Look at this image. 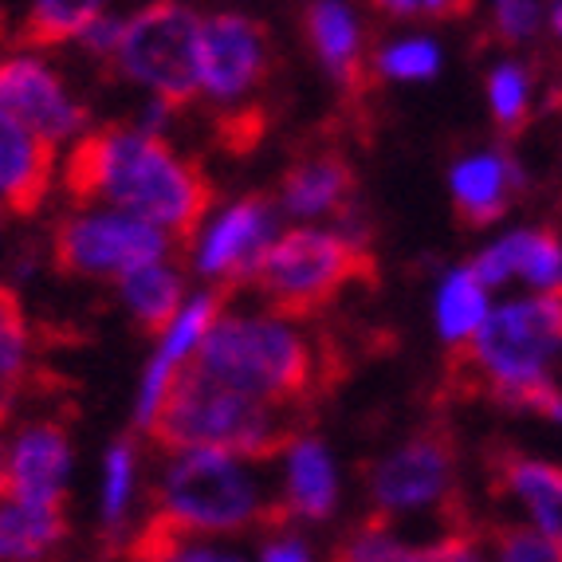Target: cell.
Returning a JSON list of instances; mask_svg holds the SVG:
<instances>
[{"instance_id": "cell-1", "label": "cell", "mask_w": 562, "mask_h": 562, "mask_svg": "<svg viewBox=\"0 0 562 562\" xmlns=\"http://www.w3.org/2000/svg\"><path fill=\"white\" fill-rule=\"evenodd\" d=\"M76 205L114 209L189 244L213 213V186L169 138L138 126H99L67 150L59 166Z\"/></svg>"}, {"instance_id": "cell-2", "label": "cell", "mask_w": 562, "mask_h": 562, "mask_svg": "<svg viewBox=\"0 0 562 562\" xmlns=\"http://www.w3.org/2000/svg\"><path fill=\"white\" fill-rule=\"evenodd\" d=\"M201 378L256 402L291 409L315 390L319 355L311 335L276 311H221L193 362Z\"/></svg>"}, {"instance_id": "cell-3", "label": "cell", "mask_w": 562, "mask_h": 562, "mask_svg": "<svg viewBox=\"0 0 562 562\" xmlns=\"http://www.w3.org/2000/svg\"><path fill=\"white\" fill-rule=\"evenodd\" d=\"M154 524L193 539H225L248 527H280V512L252 460L189 449L169 452L161 464Z\"/></svg>"}, {"instance_id": "cell-4", "label": "cell", "mask_w": 562, "mask_h": 562, "mask_svg": "<svg viewBox=\"0 0 562 562\" xmlns=\"http://www.w3.org/2000/svg\"><path fill=\"white\" fill-rule=\"evenodd\" d=\"M295 432L300 429L291 425L288 409L236 394L228 385H216L201 378L198 370H189L173 385L150 437L166 452L205 449L260 464V460L280 457V449Z\"/></svg>"}, {"instance_id": "cell-5", "label": "cell", "mask_w": 562, "mask_h": 562, "mask_svg": "<svg viewBox=\"0 0 562 562\" xmlns=\"http://www.w3.org/2000/svg\"><path fill=\"white\" fill-rule=\"evenodd\" d=\"M562 355V291L524 295L492 307L487 323L460 362L480 390L504 405L531 409V402L551 382V366Z\"/></svg>"}, {"instance_id": "cell-6", "label": "cell", "mask_w": 562, "mask_h": 562, "mask_svg": "<svg viewBox=\"0 0 562 562\" xmlns=\"http://www.w3.org/2000/svg\"><path fill=\"white\" fill-rule=\"evenodd\" d=\"M370 272V244L355 240L338 225H295L283 228L272 252L263 256L252 288L268 311L303 319L342 295L347 283Z\"/></svg>"}, {"instance_id": "cell-7", "label": "cell", "mask_w": 562, "mask_h": 562, "mask_svg": "<svg viewBox=\"0 0 562 562\" xmlns=\"http://www.w3.org/2000/svg\"><path fill=\"white\" fill-rule=\"evenodd\" d=\"M201 20L205 12L158 0L126 12L122 36L114 47V76L169 103L173 111L201 99Z\"/></svg>"}, {"instance_id": "cell-8", "label": "cell", "mask_w": 562, "mask_h": 562, "mask_svg": "<svg viewBox=\"0 0 562 562\" xmlns=\"http://www.w3.org/2000/svg\"><path fill=\"white\" fill-rule=\"evenodd\" d=\"M173 248L178 240H169L161 228L94 205H76L52 233L56 268L67 276H87V280L119 283L138 268L173 260Z\"/></svg>"}, {"instance_id": "cell-9", "label": "cell", "mask_w": 562, "mask_h": 562, "mask_svg": "<svg viewBox=\"0 0 562 562\" xmlns=\"http://www.w3.org/2000/svg\"><path fill=\"white\" fill-rule=\"evenodd\" d=\"M280 209L276 201L248 193L216 205L209 221L189 240V272L205 280L213 291L252 283L263 256L280 240Z\"/></svg>"}, {"instance_id": "cell-10", "label": "cell", "mask_w": 562, "mask_h": 562, "mask_svg": "<svg viewBox=\"0 0 562 562\" xmlns=\"http://www.w3.org/2000/svg\"><path fill=\"white\" fill-rule=\"evenodd\" d=\"M452 484H457V449L445 429L413 432L409 441L382 452L366 472L370 504L378 519H390V524L445 507Z\"/></svg>"}, {"instance_id": "cell-11", "label": "cell", "mask_w": 562, "mask_h": 562, "mask_svg": "<svg viewBox=\"0 0 562 562\" xmlns=\"http://www.w3.org/2000/svg\"><path fill=\"white\" fill-rule=\"evenodd\" d=\"M0 114L16 119L52 146H76L91 134V111L56 67L36 52L0 56Z\"/></svg>"}, {"instance_id": "cell-12", "label": "cell", "mask_w": 562, "mask_h": 562, "mask_svg": "<svg viewBox=\"0 0 562 562\" xmlns=\"http://www.w3.org/2000/svg\"><path fill=\"white\" fill-rule=\"evenodd\" d=\"M272 71V40L248 12H205L201 20V99L244 106Z\"/></svg>"}, {"instance_id": "cell-13", "label": "cell", "mask_w": 562, "mask_h": 562, "mask_svg": "<svg viewBox=\"0 0 562 562\" xmlns=\"http://www.w3.org/2000/svg\"><path fill=\"white\" fill-rule=\"evenodd\" d=\"M221 311H225V291L201 288L186 300L178 319L154 338V355L146 362V370H142L138 394H134V429L138 432H154L169 394H173V385L193 370L201 342L213 330Z\"/></svg>"}, {"instance_id": "cell-14", "label": "cell", "mask_w": 562, "mask_h": 562, "mask_svg": "<svg viewBox=\"0 0 562 562\" xmlns=\"http://www.w3.org/2000/svg\"><path fill=\"white\" fill-rule=\"evenodd\" d=\"M0 464H4V499L64 507L76 472L71 432L52 417L24 422L9 441H0Z\"/></svg>"}, {"instance_id": "cell-15", "label": "cell", "mask_w": 562, "mask_h": 562, "mask_svg": "<svg viewBox=\"0 0 562 562\" xmlns=\"http://www.w3.org/2000/svg\"><path fill=\"white\" fill-rule=\"evenodd\" d=\"M280 487H276V512L280 524H323L338 507V464L327 441L311 429H300L280 449Z\"/></svg>"}, {"instance_id": "cell-16", "label": "cell", "mask_w": 562, "mask_h": 562, "mask_svg": "<svg viewBox=\"0 0 562 562\" xmlns=\"http://www.w3.org/2000/svg\"><path fill=\"white\" fill-rule=\"evenodd\" d=\"M355 201V169L338 150H315L300 154L283 169L280 178V198L276 209L280 216H291L300 225H319L330 216L350 213Z\"/></svg>"}, {"instance_id": "cell-17", "label": "cell", "mask_w": 562, "mask_h": 562, "mask_svg": "<svg viewBox=\"0 0 562 562\" xmlns=\"http://www.w3.org/2000/svg\"><path fill=\"white\" fill-rule=\"evenodd\" d=\"M487 291L524 280L535 295L562 291V240L551 228H512L469 260Z\"/></svg>"}, {"instance_id": "cell-18", "label": "cell", "mask_w": 562, "mask_h": 562, "mask_svg": "<svg viewBox=\"0 0 562 562\" xmlns=\"http://www.w3.org/2000/svg\"><path fill=\"white\" fill-rule=\"evenodd\" d=\"M524 189V169L507 150H480L464 154L449 169V193L460 221L472 228H484L507 213L512 198Z\"/></svg>"}, {"instance_id": "cell-19", "label": "cell", "mask_w": 562, "mask_h": 562, "mask_svg": "<svg viewBox=\"0 0 562 562\" xmlns=\"http://www.w3.org/2000/svg\"><path fill=\"white\" fill-rule=\"evenodd\" d=\"M303 36L338 91H358L366 83L370 56H366V32L358 9L338 4V0H315L303 9Z\"/></svg>"}, {"instance_id": "cell-20", "label": "cell", "mask_w": 562, "mask_h": 562, "mask_svg": "<svg viewBox=\"0 0 562 562\" xmlns=\"http://www.w3.org/2000/svg\"><path fill=\"white\" fill-rule=\"evenodd\" d=\"M56 146L0 114V205L12 213H36L56 181Z\"/></svg>"}, {"instance_id": "cell-21", "label": "cell", "mask_w": 562, "mask_h": 562, "mask_svg": "<svg viewBox=\"0 0 562 562\" xmlns=\"http://www.w3.org/2000/svg\"><path fill=\"white\" fill-rule=\"evenodd\" d=\"M496 484L524 507L527 527L562 547V469L551 460L504 452L496 460Z\"/></svg>"}, {"instance_id": "cell-22", "label": "cell", "mask_w": 562, "mask_h": 562, "mask_svg": "<svg viewBox=\"0 0 562 562\" xmlns=\"http://www.w3.org/2000/svg\"><path fill=\"white\" fill-rule=\"evenodd\" d=\"M114 288H119V300H122V307H126V315L154 338L178 319V311L186 307V300L193 295V291L186 288V276H181V268L173 260L138 268V272L119 280Z\"/></svg>"}, {"instance_id": "cell-23", "label": "cell", "mask_w": 562, "mask_h": 562, "mask_svg": "<svg viewBox=\"0 0 562 562\" xmlns=\"http://www.w3.org/2000/svg\"><path fill=\"white\" fill-rule=\"evenodd\" d=\"M487 315H492V291L480 283V276L469 263L449 268L437 291H432V323H437V335H441L445 347L464 350L480 335Z\"/></svg>"}, {"instance_id": "cell-24", "label": "cell", "mask_w": 562, "mask_h": 562, "mask_svg": "<svg viewBox=\"0 0 562 562\" xmlns=\"http://www.w3.org/2000/svg\"><path fill=\"white\" fill-rule=\"evenodd\" d=\"M64 507L0 499V562H47L64 543Z\"/></svg>"}, {"instance_id": "cell-25", "label": "cell", "mask_w": 562, "mask_h": 562, "mask_svg": "<svg viewBox=\"0 0 562 562\" xmlns=\"http://www.w3.org/2000/svg\"><path fill=\"white\" fill-rule=\"evenodd\" d=\"M134 496H138V445L131 437L106 445L103 480H99V524L106 535H119L131 524Z\"/></svg>"}, {"instance_id": "cell-26", "label": "cell", "mask_w": 562, "mask_h": 562, "mask_svg": "<svg viewBox=\"0 0 562 562\" xmlns=\"http://www.w3.org/2000/svg\"><path fill=\"white\" fill-rule=\"evenodd\" d=\"M103 12L106 4L99 0H36L24 16V40L32 47L79 44Z\"/></svg>"}, {"instance_id": "cell-27", "label": "cell", "mask_w": 562, "mask_h": 562, "mask_svg": "<svg viewBox=\"0 0 562 562\" xmlns=\"http://www.w3.org/2000/svg\"><path fill=\"white\" fill-rule=\"evenodd\" d=\"M131 562H248L236 547H225L221 539H193V535H173L166 527L150 524L134 535Z\"/></svg>"}, {"instance_id": "cell-28", "label": "cell", "mask_w": 562, "mask_h": 562, "mask_svg": "<svg viewBox=\"0 0 562 562\" xmlns=\"http://www.w3.org/2000/svg\"><path fill=\"white\" fill-rule=\"evenodd\" d=\"M441 44L429 36H397L370 56V67L378 71V79H390V83H429L441 71Z\"/></svg>"}, {"instance_id": "cell-29", "label": "cell", "mask_w": 562, "mask_h": 562, "mask_svg": "<svg viewBox=\"0 0 562 562\" xmlns=\"http://www.w3.org/2000/svg\"><path fill=\"white\" fill-rule=\"evenodd\" d=\"M487 111L496 119L499 131H519L527 122V111H531V76L527 67L516 64V59H499L492 71H487Z\"/></svg>"}, {"instance_id": "cell-30", "label": "cell", "mask_w": 562, "mask_h": 562, "mask_svg": "<svg viewBox=\"0 0 562 562\" xmlns=\"http://www.w3.org/2000/svg\"><path fill=\"white\" fill-rule=\"evenodd\" d=\"M32 370V327L9 288H0V382L24 385Z\"/></svg>"}, {"instance_id": "cell-31", "label": "cell", "mask_w": 562, "mask_h": 562, "mask_svg": "<svg viewBox=\"0 0 562 562\" xmlns=\"http://www.w3.org/2000/svg\"><path fill=\"white\" fill-rule=\"evenodd\" d=\"M409 539L397 535V527L390 519H370V524L355 527V531L338 543L330 562H405L409 554Z\"/></svg>"}, {"instance_id": "cell-32", "label": "cell", "mask_w": 562, "mask_h": 562, "mask_svg": "<svg viewBox=\"0 0 562 562\" xmlns=\"http://www.w3.org/2000/svg\"><path fill=\"white\" fill-rule=\"evenodd\" d=\"M492 562H562V547L531 527H499L492 539Z\"/></svg>"}, {"instance_id": "cell-33", "label": "cell", "mask_w": 562, "mask_h": 562, "mask_svg": "<svg viewBox=\"0 0 562 562\" xmlns=\"http://www.w3.org/2000/svg\"><path fill=\"white\" fill-rule=\"evenodd\" d=\"M543 24H547L543 4H531V0H499V4H492V32L504 44H527Z\"/></svg>"}, {"instance_id": "cell-34", "label": "cell", "mask_w": 562, "mask_h": 562, "mask_svg": "<svg viewBox=\"0 0 562 562\" xmlns=\"http://www.w3.org/2000/svg\"><path fill=\"white\" fill-rule=\"evenodd\" d=\"M405 562H487V551L476 535L452 531L432 543H413Z\"/></svg>"}, {"instance_id": "cell-35", "label": "cell", "mask_w": 562, "mask_h": 562, "mask_svg": "<svg viewBox=\"0 0 562 562\" xmlns=\"http://www.w3.org/2000/svg\"><path fill=\"white\" fill-rule=\"evenodd\" d=\"M256 562H319V554H315V547L295 527L280 524V527H268L260 551H256Z\"/></svg>"}, {"instance_id": "cell-36", "label": "cell", "mask_w": 562, "mask_h": 562, "mask_svg": "<svg viewBox=\"0 0 562 562\" xmlns=\"http://www.w3.org/2000/svg\"><path fill=\"white\" fill-rule=\"evenodd\" d=\"M382 16H394V20H417V16H429V20H441V16H464L472 12V4H441V0H385L378 4Z\"/></svg>"}, {"instance_id": "cell-37", "label": "cell", "mask_w": 562, "mask_h": 562, "mask_svg": "<svg viewBox=\"0 0 562 562\" xmlns=\"http://www.w3.org/2000/svg\"><path fill=\"white\" fill-rule=\"evenodd\" d=\"M16 385H4L0 382V429H4V425H9V417H12V409H16Z\"/></svg>"}, {"instance_id": "cell-38", "label": "cell", "mask_w": 562, "mask_h": 562, "mask_svg": "<svg viewBox=\"0 0 562 562\" xmlns=\"http://www.w3.org/2000/svg\"><path fill=\"white\" fill-rule=\"evenodd\" d=\"M547 24H551L554 36H562V4H551V9H547Z\"/></svg>"}, {"instance_id": "cell-39", "label": "cell", "mask_w": 562, "mask_h": 562, "mask_svg": "<svg viewBox=\"0 0 562 562\" xmlns=\"http://www.w3.org/2000/svg\"><path fill=\"white\" fill-rule=\"evenodd\" d=\"M0 499H4V464H0Z\"/></svg>"}, {"instance_id": "cell-40", "label": "cell", "mask_w": 562, "mask_h": 562, "mask_svg": "<svg viewBox=\"0 0 562 562\" xmlns=\"http://www.w3.org/2000/svg\"><path fill=\"white\" fill-rule=\"evenodd\" d=\"M0 213H4V205H0Z\"/></svg>"}]
</instances>
